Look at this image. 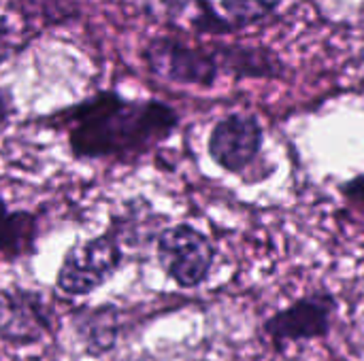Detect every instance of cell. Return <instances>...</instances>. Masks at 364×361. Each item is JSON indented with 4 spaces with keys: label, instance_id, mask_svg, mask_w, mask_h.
Returning <instances> with one entry per match:
<instances>
[{
    "label": "cell",
    "instance_id": "6da1fadb",
    "mask_svg": "<svg viewBox=\"0 0 364 361\" xmlns=\"http://www.w3.org/2000/svg\"><path fill=\"white\" fill-rule=\"evenodd\" d=\"M64 130L79 160H130L145 155L179 128V113L162 100H130L102 89L41 119Z\"/></svg>",
    "mask_w": 364,
    "mask_h": 361
},
{
    "label": "cell",
    "instance_id": "277c9868",
    "mask_svg": "<svg viewBox=\"0 0 364 361\" xmlns=\"http://www.w3.org/2000/svg\"><path fill=\"white\" fill-rule=\"evenodd\" d=\"M337 309L339 304L333 294H307L264 319L262 334L269 338L277 353H284L290 345L324 340L333 330Z\"/></svg>",
    "mask_w": 364,
    "mask_h": 361
},
{
    "label": "cell",
    "instance_id": "3957f363",
    "mask_svg": "<svg viewBox=\"0 0 364 361\" xmlns=\"http://www.w3.org/2000/svg\"><path fill=\"white\" fill-rule=\"evenodd\" d=\"M147 70L177 85L213 87L220 77V64L213 47L190 45L175 36H154L141 51Z\"/></svg>",
    "mask_w": 364,
    "mask_h": 361
},
{
    "label": "cell",
    "instance_id": "5bb4252c",
    "mask_svg": "<svg viewBox=\"0 0 364 361\" xmlns=\"http://www.w3.org/2000/svg\"><path fill=\"white\" fill-rule=\"evenodd\" d=\"M2 11H4V0H0V21H2Z\"/></svg>",
    "mask_w": 364,
    "mask_h": 361
},
{
    "label": "cell",
    "instance_id": "8992f818",
    "mask_svg": "<svg viewBox=\"0 0 364 361\" xmlns=\"http://www.w3.org/2000/svg\"><path fill=\"white\" fill-rule=\"evenodd\" d=\"M264 130L252 113H230L222 117L209 134L207 153L211 162L235 177H241L260 157Z\"/></svg>",
    "mask_w": 364,
    "mask_h": 361
},
{
    "label": "cell",
    "instance_id": "ba28073f",
    "mask_svg": "<svg viewBox=\"0 0 364 361\" xmlns=\"http://www.w3.org/2000/svg\"><path fill=\"white\" fill-rule=\"evenodd\" d=\"M213 53L220 64V72L237 79H279L286 74L284 62L264 47L256 45H215Z\"/></svg>",
    "mask_w": 364,
    "mask_h": 361
},
{
    "label": "cell",
    "instance_id": "7c38bea8",
    "mask_svg": "<svg viewBox=\"0 0 364 361\" xmlns=\"http://www.w3.org/2000/svg\"><path fill=\"white\" fill-rule=\"evenodd\" d=\"M339 194L343 198V202L352 209L364 211V172L343 181L339 185Z\"/></svg>",
    "mask_w": 364,
    "mask_h": 361
},
{
    "label": "cell",
    "instance_id": "9c48e42d",
    "mask_svg": "<svg viewBox=\"0 0 364 361\" xmlns=\"http://www.w3.org/2000/svg\"><path fill=\"white\" fill-rule=\"evenodd\" d=\"M75 330L90 355L109 353L119 336V319L113 306H92L75 317Z\"/></svg>",
    "mask_w": 364,
    "mask_h": 361
},
{
    "label": "cell",
    "instance_id": "5b68a950",
    "mask_svg": "<svg viewBox=\"0 0 364 361\" xmlns=\"http://www.w3.org/2000/svg\"><path fill=\"white\" fill-rule=\"evenodd\" d=\"M122 260V249L113 234L75 243L62 260L55 285L66 296H87L117 272Z\"/></svg>",
    "mask_w": 364,
    "mask_h": 361
},
{
    "label": "cell",
    "instance_id": "30bf717a",
    "mask_svg": "<svg viewBox=\"0 0 364 361\" xmlns=\"http://www.w3.org/2000/svg\"><path fill=\"white\" fill-rule=\"evenodd\" d=\"M36 217L28 211L11 213L0 196V255L23 257L34 251Z\"/></svg>",
    "mask_w": 364,
    "mask_h": 361
},
{
    "label": "cell",
    "instance_id": "8fae6325",
    "mask_svg": "<svg viewBox=\"0 0 364 361\" xmlns=\"http://www.w3.org/2000/svg\"><path fill=\"white\" fill-rule=\"evenodd\" d=\"M282 0H222V9L232 19V26H250L269 17Z\"/></svg>",
    "mask_w": 364,
    "mask_h": 361
},
{
    "label": "cell",
    "instance_id": "7a4b0ae2",
    "mask_svg": "<svg viewBox=\"0 0 364 361\" xmlns=\"http://www.w3.org/2000/svg\"><path fill=\"white\" fill-rule=\"evenodd\" d=\"M156 255L164 274L181 289L205 285L215 266L211 238L190 223L164 228L156 240Z\"/></svg>",
    "mask_w": 364,
    "mask_h": 361
},
{
    "label": "cell",
    "instance_id": "4fadbf2b",
    "mask_svg": "<svg viewBox=\"0 0 364 361\" xmlns=\"http://www.w3.org/2000/svg\"><path fill=\"white\" fill-rule=\"evenodd\" d=\"M11 113H13L11 94H9V89H2V87H0V121H4Z\"/></svg>",
    "mask_w": 364,
    "mask_h": 361
},
{
    "label": "cell",
    "instance_id": "52a82bcc",
    "mask_svg": "<svg viewBox=\"0 0 364 361\" xmlns=\"http://www.w3.org/2000/svg\"><path fill=\"white\" fill-rule=\"evenodd\" d=\"M53 315L45 298L30 289L0 291V338L9 345H34L51 330Z\"/></svg>",
    "mask_w": 364,
    "mask_h": 361
}]
</instances>
